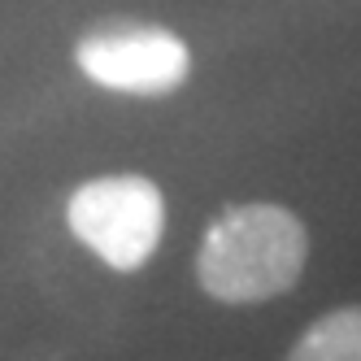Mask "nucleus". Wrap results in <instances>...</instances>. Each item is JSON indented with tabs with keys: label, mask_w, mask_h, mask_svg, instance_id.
<instances>
[{
	"label": "nucleus",
	"mask_w": 361,
	"mask_h": 361,
	"mask_svg": "<svg viewBox=\"0 0 361 361\" xmlns=\"http://www.w3.org/2000/svg\"><path fill=\"white\" fill-rule=\"evenodd\" d=\"M309 262V231L283 204L248 200L222 209L196 252V283L222 305H262L296 288Z\"/></svg>",
	"instance_id": "obj_1"
},
{
	"label": "nucleus",
	"mask_w": 361,
	"mask_h": 361,
	"mask_svg": "<svg viewBox=\"0 0 361 361\" xmlns=\"http://www.w3.org/2000/svg\"><path fill=\"white\" fill-rule=\"evenodd\" d=\"M66 226L109 270L135 274L152 262L161 244L166 196L144 174H100L70 192Z\"/></svg>",
	"instance_id": "obj_2"
},
{
	"label": "nucleus",
	"mask_w": 361,
	"mask_h": 361,
	"mask_svg": "<svg viewBox=\"0 0 361 361\" xmlns=\"http://www.w3.org/2000/svg\"><path fill=\"white\" fill-rule=\"evenodd\" d=\"M74 61L96 87L122 96H170L192 74L188 44L140 18H105L87 27L74 44Z\"/></svg>",
	"instance_id": "obj_3"
},
{
	"label": "nucleus",
	"mask_w": 361,
	"mask_h": 361,
	"mask_svg": "<svg viewBox=\"0 0 361 361\" xmlns=\"http://www.w3.org/2000/svg\"><path fill=\"white\" fill-rule=\"evenodd\" d=\"M288 361H361V305H340L309 322Z\"/></svg>",
	"instance_id": "obj_4"
}]
</instances>
